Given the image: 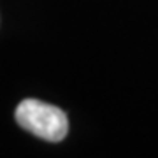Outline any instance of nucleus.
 Wrapping results in <instances>:
<instances>
[{
	"label": "nucleus",
	"instance_id": "f257e3e1",
	"mask_svg": "<svg viewBox=\"0 0 158 158\" xmlns=\"http://www.w3.org/2000/svg\"><path fill=\"white\" fill-rule=\"evenodd\" d=\"M14 118L21 128L48 142L63 141L69 132L67 116L62 109L34 98L19 102Z\"/></svg>",
	"mask_w": 158,
	"mask_h": 158
}]
</instances>
